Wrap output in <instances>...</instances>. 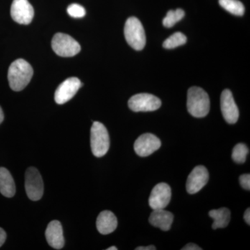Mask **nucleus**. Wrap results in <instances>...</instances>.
I'll return each instance as SVG.
<instances>
[{
    "instance_id": "nucleus-1",
    "label": "nucleus",
    "mask_w": 250,
    "mask_h": 250,
    "mask_svg": "<svg viewBox=\"0 0 250 250\" xmlns=\"http://www.w3.org/2000/svg\"><path fill=\"white\" fill-rule=\"evenodd\" d=\"M34 74L30 64L22 59H17L11 64L8 71L10 87L14 91H21L29 82Z\"/></svg>"
},
{
    "instance_id": "nucleus-2",
    "label": "nucleus",
    "mask_w": 250,
    "mask_h": 250,
    "mask_svg": "<svg viewBox=\"0 0 250 250\" xmlns=\"http://www.w3.org/2000/svg\"><path fill=\"white\" fill-rule=\"evenodd\" d=\"M187 108L189 113L195 118H204L207 116L210 110V100L207 92L200 87L189 88Z\"/></svg>"
},
{
    "instance_id": "nucleus-3",
    "label": "nucleus",
    "mask_w": 250,
    "mask_h": 250,
    "mask_svg": "<svg viewBox=\"0 0 250 250\" xmlns=\"http://www.w3.org/2000/svg\"><path fill=\"white\" fill-rule=\"evenodd\" d=\"M90 147L93 155L100 158L108 152L110 139L107 129L100 122H94L90 129Z\"/></svg>"
},
{
    "instance_id": "nucleus-4",
    "label": "nucleus",
    "mask_w": 250,
    "mask_h": 250,
    "mask_svg": "<svg viewBox=\"0 0 250 250\" xmlns=\"http://www.w3.org/2000/svg\"><path fill=\"white\" fill-rule=\"evenodd\" d=\"M124 34L126 42L135 50H142L146 44V32L137 18H128L125 22Z\"/></svg>"
},
{
    "instance_id": "nucleus-5",
    "label": "nucleus",
    "mask_w": 250,
    "mask_h": 250,
    "mask_svg": "<svg viewBox=\"0 0 250 250\" xmlns=\"http://www.w3.org/2000/svg\"><path fill=\"white\" fill-rule=\"evenodd\" d=\"M52 47L57 55L62 57H71L81 51L80 43L67 34L58 33L54 36Z\"/></svg>"
},
{
    "instance_id": "nucleus-6",
    "label": "nucleus",
    "mask_w": 250,
    "mask_h": 250,
    "mask_svg": "<svg viewBox=\"0 0 250 250\" xmlns=\"http://www.w3.org/2000/svg\"><path fill=\"white\" fill-rule=\"evenodd\" d=\"M25 190L28 197L32 201L41 200L43 195V182L40 172L35 167H29L26 171Z\"/></svg>"
},
{
    "instance_id": "nucleus-7",
    "label": "nucleus",
    "mask_w": 250,
    "mask_h": 250,
    "mask_svg": "<svg viewBox=\"0 0 250 250\" xmlns=\"http://www.w3.org/2000/svg\"><path fill=\"white\" fill-rule=\"evenodd\" d=\"M131 111L134 112L154 111L161 106L160 99L149 93H140L131 97L128 102Z\"/></svg>"
},
{
    "instance_id": "nucleus-8",
    "label": "nucleus",
    "mask_w": 250,
    "mask_h": 250,
    "mask_svg": "<svg viewBox=\"0 0 250 250\" xmlns=\"http://www.w3.org/2000/svg\"><path fill=\"white\" fill-rule=\"evenodd\" d=\"M81 81L77 77H70L64 81L56 90L54 100L58 104L67 103L82 87Z\"/></svg>"
},
{
    "instance_id": "nucleus-9",
    "label": "nucleus",
    "mask_w": 250,
    "mask_h": 250,
    "mask_svg": "<svg viewBox=\"0 0 250 250\" xmlns=\"http://www.w3.org/2000/svg\"><path fill=\"white\" fill-rule=\"evenodd\" d=\"M11 16L18 24H30L34 18V8L28 0H14L11 4Z\"/></svg>"
},
{
    "instance_id": "nucleus-10",
    "label": "nucleus",
    "mask_w": 250,
    "mask_h": 250,
    "mask_svg": "<svg viewBox=\"0 0 250 250\" xmlns=\"http://www.w3.org/2000/svg\"><path fill=\"white\" fill-rule=\"evenodd\" d=\"M161 142L159 138L152 134L140 136L134 143V150L141 157L151 155L161 147Z\"/></svg>"
},
{
    "instance_id": "nucleus-11",
    "label": "nucleus",
    "mask_w": 250,
    "mask_h": 250,
    "mask_svg": "<svg viewBox=\"0 0 250 250\" xmlns=\"http://www.w3.org/2000/svg\"><path fill=\"white\" fill-rule=\"evenodd\" d=\"M171 188L168 184L160 183L152 189L149 198V207L153 210L164 209L170 203Z\"/></svg>"
},
{
    "instance_id": "nucleus-12",
    "label": "nucleus",
    "mask_w": 250,
    "mask_h": 250,
    "mask_svg": "<svg viewBox=\"0 0 250 250\" xmlns=\"http://www.w3.org/2000/svg\"><path fill=\"white\" fill-rule=\"evenodd\" d=\"M220 106L224 119L229 124H235L239 118V111L229 90H224L222 93Z\"/></svg>"
},
{
    "instance_id": "nucleus-13",
    "label": "nucleus",
    "mask_w": 250,
    "mask_h": 250,
    "mask_svg": "<svg viewBox=\"0 0 250 250\" xmlns=\"http://www.w3.org/2000/svg\"><path fill=\"white\" fill-rule=\"evenodd\" d=\"M209 174L205 166H196L188 177L187 190L188 193L195 194L208 183Z\"/></svg>"
},
{
    "instance_id": "nucleus-14",
    "label": "nucleus",
    "mask_w": 250,
    "mask_h": 250,
    "mask_svg": "<svg viewBox=\"0 0 250 250\" xmlns=\"http://www.w3.org/2000/svg\"><path fill=\"white\" fill-rule=\"evenodd\" d=\"M45 237L49 246L56 250H61L63 248V231L62 224L58 220H53L49 223L46 229Z\"/></svg>"
},
{
    "instance_id": "nucleus-15",
    "label": "nucleus",
    "mask_w": 250,
    "mask_h": 250,
    "mask_svg": "<svg viewBox=\"0 0 250 250\" xmlns=\"http://www.w3.org/2000/svg\"><path fill=\"white\" fill-rule=\"evenodd\" d=\"M96 226L99 232L102 234H109L116 229L118 220L114 213L110 210H104L97 218Z\"/></svg>"
},
{
    "instance_id": "nucleus-16",
    "label": "nucleus",
    "mask_w": 250,
    "mask_h": 250,
    "mask_svg": "<svg viewBox=\"0 0 250 250\" xmlns=\"http://www.w3.org/2000/svg\"><path fill=\"white\" fill-rule=\"evenodd\" d=\"M174 215L170 212L165 209L153 210L149 216V221L151 225L156 228L161 229L162 231L170 230L171 225L173 223Z\"/></svg>"
},
{
    "instance_id": "nucleus-17",
    "label": "nucleus",
    "mask_w": 250,
    "mask_h": 250,
    "mask_svg": "<svg viewBox=\"0 0 250 250\" xmlns=\"http://www.w3.org/2000/svg\"><path fill=\"white\" fill-rule=\"evenodd\" d=\"M0 192L6 197H14L16 194L14 179L5 167H0Z\"/></svg>"
},
{
    "instance_id": "nucleus-18",
    "label": "nucleus",
    "mask_w": 250,
    "mask_h": 250,
    "mask_svg": "<svg viewBox=\"0 0 250 250\" xmlns=\"http://www.w3.org/2000/svg\"><path fill=\"white\" fill-rule=\"evenodd\" d=\"M208 215L213 219L212 228L217 229L228 227L231 219V212L228 208H220L219 209L210 210Z\"/></svg>"
},
{
    "instance_id": "nucleus-19",
    "label": "nucleus",
    "mask_w": 250,
    "mask_h": 250,
    "mask_svg": "<svg viewBox=\"0 0 250 250\" xmlns=\"http://www.w3.org/2000/svg\"><path fill=\"white\" fill-rule=\"evenodd\" d=\"M219 4L230 14L238 16L244 14V5L238 0H219Z\"/></svg>"
},
{
    "instance_id": "nucleus-20",
    "label": "nucleus",
    "mask_w": 250,
    "mask_h": 250,
    "mask_svg": "<svg viewBox=\"0 0 250 250\" xmlns=\"http://www.w3.org/2000/svg\"><path fill=\"white\" fill-rule=\"evenodd\" d=\"M185 16V12L182 9L170 10L163 20L164 27L170 28L173 27L176 23L180 21Z\"/></svg>"
},
{
    "instance_id": "nucleus-21",
    "label": "nucleus",
    "mask_w": 250,
    "mask_h": 250,
    "mask_svg": "<svg viewBox=\"0 0 250 250\" xmlns=\"http://www.w3.org/2000/svg\"><path fill=\"white\" fill-rule=\"evenodd\" d=\"M187 36L181 32H176L164 41L163 46L166 49H174L187 42Z\"/></svg>"
},
{
    "instance_id": "nucleus-22",
    "label": "nucleus",
    "mask_w": 250,
    "mask_h": 250,
    "mask_svg": "<svg viewBox=\"0 0 250 250\" xmlns=\"http://www.w3.org/2000/svg\"><path fill=\"white\" fill-rule=\"evenodd\" d=\"M249 153L248 146L244 143H238L232 151V159L237 164H244L246 162L247 156Z\"/></svg>"
},
{
    "instance_id": "nucleus-23",
    "label": "nucleus",
    "mask_w": 250,
    "mask_h": 250,
    "mask_svg": "<svg viewBox=\"0 0 250 250\" xmlns=\"http://www.w3.org/2000/svg\"><path fill=\"white\" fill-rule=\"evenodd\" d=\"M67 14L75 18H82L85 16V10L82 5L72 4L67 7Z\"/></svg>"
},
{
    "instance_id": "nucleus-24",
    "label": "nucleus",
    "mask_w": 250,
    "mask_h": 250,
    "mask_svg": "<svg viewBox=\"0 0 250 250\" xmlns=\"http://www.w3.org/2000/svg\"><path fill=\"white\" fill-rule=\"evenodd\" d=\"M240 184L243 188L247 190H250V174H245L241 175L239 178Z\"/></svg>"
},
{
    "instance_id": "nucleus-25",
    "label": "nucleus",
    "mask_w": 250,
    "mask_h": 250,
    "mask_svg": "<svg viewBox=\"0 0 250 250\" xmlns=\"http://www.w3.org/2000/svg\"><path fill=\"white\" fill-rule=\"evenodd\" d=\"M182 250H202V248L200 247L197 246L195 243H188L187 246H184V248H182Z\"/></svg>"
},
{
    "instance_id": "nucleus-26",
    "label": "nucleus",
    "mask_w": 250,
    "mask_h": 250,
    "mask_svg": "<svg viewBox=\"0 0 250 250\" xmlns=\"http://www.w3.org/2000/svg\"><path fill=\"white\" fill-rule=\"evenodd\" d=\"M6 239V233L2 228H0V247L3 246Z\"/></svg>"
},
{
    "instance_id": "nucleus-27",
    "label": "nucleus",
    "mask_w": 250,
    "mask_h": 250,
    "mask_svg": "<svg viewBox=\"0 0 250 250\" xmlns=\"http://www.w3.org/2000/svg\"><path fill=\"white\" fill-rule=\"evenodd\" d=\"M244 219L246 220V223L248 225H250V208H248V209L246 210L244 214Z\"/></svg>"
},
{
    "instance_id": "nucleus-28",
    "label": "nucleus",
    "mask_w": 250,
    "mask_h": 250,
    "mask_svg": "<svg viewBox=\"0 0 250 250\" xmlns=\"http://www.w3.org/2000/svg\"><path fill=\"white\" fill-rule=\"evenodd\" d=\"M136 250H156V248L153 246H149L147 247H138L136 248Z\"/></svg>"
},
{
    "instance_id": "nucleus-29",
    "label": "nucleus",
    "mask_w": 250,
    "mask_h": 250,
    "mask_svg": "<svg viewBox=\"0 0 250 250\" xmlns=\"http://www.w3.org/2000/svg\"><path fill=\"white\" fill-rule=\"evenodd\" d=\"M4 113H3L2 108L0 106V124L4 121Z\"/></svg>"
},
{
    "instance_id": "nucleus-30",
    "label": "nucleus",
    "mask_w": 250,
    "mask_h": 250,
    "mask_svg": "<svg viewBox=\"0 0 250 250\" xmlns=\"http://www.w3.org/2000/svg\"><path fill=\"white\" fill-rule=\"evenodd\" d=\"M118 250V248H116V247L115 246H112L111 248H108V249H106V250Z\"/></svg>"
}]
</instances>
